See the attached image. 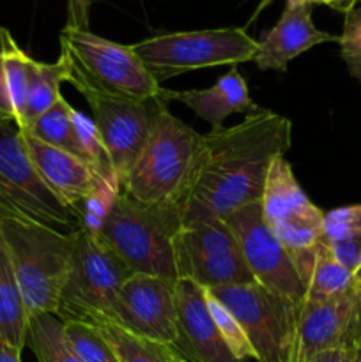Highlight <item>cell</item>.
Wrapping results in <instances>:
<instances>
[{"label": "cell", "mask_w": 361, "mask_h": 362, "mask_svg": "<svg viewBox=\"0 0 361 362\" xmlns=\"http://www.w3.org/2000/svg\"><path fill=\"white\" fill-rule=\"evenodd\" d=\"M0 233L28 313H57L73 255V233L23 219H0Z\"/></svg>", "instance_id": "277c9868"}, {"label": "cell", "mask_w": 361, "mask_h": 362, "mask_svg": "<svg viewBox=\"0 0 361 362\" xmlns=\"http://www.w3.org/2000/svg\"><path fill=\"white\" fill-rule=\"evenodd\" d=\"M23 141L35 170L53 194L71 211L78 207L88 194L98 189L103 180L91 166L81 159L42 144L32 134L25 133Z\"/></svg>", "instance_id": "ac0fdd59"}, {"label": "cell", "mask_w": 361, "mask_h": 362, "mask_svg": "<svg viewBox=\"0 0 361 362\" xmlns=\"http://www.w3.org/2000/svg\"><path fill=\"white\" fill-rule=\"evenodd\" d=\"M260 209L264 221L289 251L306 286L315 253L324 243V212L299 186L285 156L276 158L269 168Z\"/></svg>", "instance_id": "30bf717a"}, {"label": "cell", "mask_w": 361, "mask_h": 362, "mask_svg": "<svg viewBox=\"0 0 361 362\" xmlns=\"http://www.w3.org/2000/svg\"><path fill=\"white\" fill-rule=\"evenodd\" d=\"M0 117L2 119L14 120L13 103H11L9 90H7L6 69H4V53H2V34H0Z\"/></svg>", "instance_id": "836d02e7"}, {"label": "cell", "mask_w": 361, "mask_h": 362, "mask_svg": "<svg viewBox=\"0 0 361 362\" xmlns=\"http://www.w3.org/2000/svg\"><path fill=\"white\" fill-rule=\"evenodd\" d=\"M60 49L71 60L69 83L115 98L147 101L161 95V85L144 66L131 45L66 25L60 32Z\"/></svg>", "instance_id": "5b68a950"}, {"label": "cell", "mask_w": 361, "mask_h": 362, "mask_svg": "<svg viewBox=\"0 0 361 362\" xmlns=\"http://www.w3.org/2000/svg\"><path fill=\"white\" fill-rule=\"evenodd\" d=\"M73 113V106L66 99L60 98L52 108L46 110L41 117H38L34 122H30L21 131L32 134L38 140H41L42 144L52 145V147L60 148V151L85 161V154L81 151L76 127H74Z\"/></svg>", "instance_id": "603a6c76"}, {"label": "cell", "mask_w": 361, "mask_h": 362, "mask_svg": "<svg viewBox=\"0 0 361 362\" xmlns=\"http://www.w3.org/2000/svg\"><path fill=\"white\" fill-rule=\"evenodd\" d=\"M353 278H354V286H356V290H360L361 292V257L360 260H357L356 269L353 271Z\"/></svg>", "instance_id": "8d00e7d4"}, {"label": "cell", "mask_w": 361, "mask_h": 362, "mask_svg": "<svg viewBox=\"0 0 361 362\" xmlns=\"http://www.w3.org/2000/svg\"><path fill=\"white\" fill-rule=\"evenodd\" d=\"M67 343L84 362H119L105 336L85 322H62Z\"/></svg>", "instance_id": "83f0119b"}, {"label": "cell", "mask_w": 361, "mask_h": 362, "mask_svg": "<svg viewBox=\"0 0 361 362\" xmlns=\"http://www.w3.org/2000/svg\"><path fill=\"white\" fill-rule=\"evenodd\" d=\"M67 2V23L69 27L88 30V14H91L92 0H66Z\"/></svg>", "instance_id": "d6a6232c"}, {"label": "cell", "mask_w": 361, "mask_h": 362, "mask_svg": "<svg viewBox=\"0 0 361 362\" xmlns=\"http://www.w3.org/2000/svg\"><path fill=\"white\" fill-rule=\"evenodd\" d=\"M308 2L310 6H315V4H321V6H328L331 9L340 11V13L347 14L350 9L356 7V0H304Z\"/></svg>", "instance_id": "e575fe53"}, {"label": "cell", "mask_w": 361, "mask_h": 362, "mask_svg": "<svg viewBox=\"0 0 361 362\" xmlns=\"http://www.w3.org/2000/svg\"><path fill=\"white\" fill-rule=\"evenodd\" d=\"M360 346H361V339L360 341L343 343V345L335 346V349H329V350H324V352L317 354V356L311 357L308 362H354Z\"/></svg>", "instance_id": "1f68e13d"}, {"label": "cell", "mask_w": 361, "mask_h": 362, "mask_svg": "<svg viewBox=\"0 0 361 362\" xmlns=\"http://www.w3.org/2000/svg\"><path fill=\"white\" fill-rule=\"evenodd\" d=\"M353 288H356L353 271H349L335 257V253H333L331 247L324 239V243L319 246L317 253H315L314 265H311L310 276L306 279L304 300H310V303L326 300L350 292Z\"/></svg>", "instance_id": "cb8c5ba5"}, {"label": "cell", "mask_w": 361, "mask_h": 362, "mask_svg": "<svg viewBox=\"0 0 361 362\" xmlns=\"http://www.w3.org/2000/svg\"><path fill=\"white\" fill-rule=\"evenodd\" d=\"M91 325L105 336L119 362H172L168 352L170 345L149 341L110 320L92 322Z\"/></svg>", "instance_id": "484cf974"}, {"label": "cell", "mask_w": 361, "mask_h": 362, "mask_svg": "<svg viewBox=\"0 0 361 362\" xmlns=\"http://www.w3.org/2000/svg\"><path fill=\"white\" fill-rule=\"evenodd\" d=\"M225 221L236 235L253 281L265 290L303 303L306 286L289 251L264 221L260 202L227 216Z\"/></svg>", "instance_id": "4fadbf2b"}, {"label": "cell", "mask_w": 361, "mask_h": 362, "mask_svg": "<svg viewBox=\"0 0 361 362\" xmlns=\"http://www.w3.org/2000/svg\"><path fill=\"white\" fill-rule=\"evenodd\" d=\"M177 341L173 349L191 362H248L237 359L219 334L205 290L190 279H177Z\"/></svg>", "instance_id": "2e32d148"}, {"label": "cell", "mask_w": 361, "mask_h": 362, "mask_svg": "<svg viewBox=\"0 0 361 362\" xmlns=\"http://www.w3.org/2000/svg\"><path fill=\"white\" fill-rule=\"evenodd\" d=\"M361 339V292L353 288L326 300H304L294 362H308L324 350Z\"/></svg>", "instance_id": "9a60e30c"}, {"label": "cell", "mask_w": 361, "mask_h": 362, "mask_svg": "<svg viewBox=\"0 0 361 362\" xmlns=\"http://www.w3.org/2000/svg\"><path fill=\"white\" fill-rule=\"evenodd\" d=\"M2 34V53H4V69H6L7 90H9L11 103L14 110V122L20 124L23 115L25 101H27L28 78H30L32 57H28L23 49L14 41L13 34L7 28L0 27Z\"/></svg>", "instance_id": "4316f807"}, {"label": "cell", "mask_w": 361, "mask_h": 362, "mask_svg": "<svg viewBox=\"0 0 361 362\" xmlns=\"http://www.w3.org/2000/svg\"><path fill=\"white\" fill-rule=\"evenodd\" d=\"M183 225L179 207L149 205L120 191L98 237L133 274H151L176 283L173 235Z\"/></svg>", "instance_id": "3957f363"}, {"label": "cell", "mask_w": 361, "mask_h": 362, "mask_svg": "<svg viewBox=\"0 0 361 362\" xmlns=\"http://www.w3.org/2000/svg\"><path fill=\"white\" fill-rule=\"evenodd\" d=\"M39 223L62 233L80 228L76 212L50 191L35 170L18 124L0 117V219Z\"/></svg>", "instance_id": "52a82bcc"}, {"label": "cell", "mask_w": 361, "mask_h": 362, "mask_svg": "<svg viewBox=\"0 0 361 362\" xmlns=\"http://www.w3.org/2000/svg\"><path fill=\"white\" fill-rule=\"evenodd\" d=\"M173 258L179 279H190L204 290L255 283L225 219L183 223L173 235Z\"/></svg>", "instance_id": "8fae6325"}, {"label": "cell", "mask_w": 361, "mask_h": 362, "mask_svg": "<svg viewBox=\"0 0 361 362\" xmlns=\"http://www.w3.org/2000/svg\"><path fill=\"white\" fill-rule=\"evenodd\" d=\"M133 272L126 264L87 230L73 232V255L67 281L60 293L55 317L60 322L110 320L117 296Z\"/></svg>", "instance_id": "8992f818"}, {"label": "cell", "mask_w": 361, "mask_h": 362, "mask_svg": "<svg viewBox=\"0 0 361 362\" xmlns=\"http://www.w3.org/2000/svg\"><path fill=\"white\" fill-rule=\"evenodd\" d=\"M269 2H271V0H264V2H262V6H260V7H264L265 4H269ZM285 2H292V0H285Z\"/></svg>", "instance_id": "ab89813d"}, {"label": "cell", "mask_w": 361, "mask_h": 362, "mask_svg": "<svg viewBox=\"0 0 361 362\" xmlns=\"http://www.w3.org/2000/svg\"><path fill=\"white\" fill-rule=\"evenodd\" d=\"M0 362H21V350L0 341Z\"/></svg>", "instance_id": "d590c367"}, {"label": "cell", "mask_w": 361, "mask_h": 362, "mask_svg": "<svg viewBox=\"0 0 361 362\" xmlns=\"http://www.w3.org/2000/svg\"><path fill=\"white\" fill-rule=\"evenodd\" d=\"M28 313L18 286L6 243L0 233V341L21 350L27 346Z\"/></svg>", "instance_id": "ffe728a7"}, {"label": "cell", "mask_w": 361, "mask_h": 362, "mask_svg": "<svg viewBox=\"0 0 361 362\" xmlns=\"http://www.w3.org/2000/svg\"><path fill=\"white\" fill-rule=\"evenodd\" d=\"M161 95L166 101L184 103L195 115L207 120L212 129H222L227 117L244 113L253 115L260 112V106L250 98L246 80L234 66L229 73L219 76L212 87L204 90H166L163 88Z\"/></svg>", "instance_id": "d6986e66"}, {"label": "cell", "mask_w": 361, "mask_h": 362, "mask_svg": "<svg viewBox=\"0 0 361 362\" xmlns=\"http://www.w3.org/2000/svg\"><path fill=\"white\" fill-rule=\"evenodd\" d=\"M205 299H207L209 311H211L212 318H214L216 327H218L219 334L225 339V343L232 350L234 356L241 361L255 359L253 349H251L250 341H248L246 334H244L243 327L236 320V317L218 299H214L207 290H205Z\"/></svg>", "instance_id": "f1b7e54d"}, {"label": "cell", "mask_w": 361, "mask_h": 362, "mask_svg": "<svg viewBox=\"0 0 361 362\" xmlns=\"http://www.w3.org/2000/svg\"><path fill=\"white\" fill-rule=\"evenodd\" d=\"M204 154L205 134L197 133L165 106L120 191L142 204L179 207L183 212Z\"/></svg>", "instance_id": "7a4b0ae2"}, {"label": "cell", "mask_w": 361, "mask_h": 362, "mask_svg": "<svg viewBox=\"0 0 361 362\" xmlns=\"http://www.w3.org/2000/svg\"><path fill=\"white\" fill-rule=\"evenodd\" d=\"M176 283L151 274H131L120 286L110 322L149 341L173 346L177 341Z\"/></svg>", "instance_id": "5bb4252c"}, {"label": "cell", "mask_w": 361, "mask_h": 362, "mask_svg": "<svg viewBox=\"0 0 361 362\" xmlns=\"http://www.w3.org/2000/svg\"><path fill=\"white\" fill-rule=\"evenodd\" d=\"M88 103L103 145L108 152L119 186L137 161L154 127L156 117L166 106L163 95L147 101L115 98L92 90L84 85H74Z\"/></svg>", "instance_id": "7c38bea8"}, {"label": "cell", "mask_w": 361, "mask_h": 362, "mask_svg": "<svg viewBox=\"0 0 361 362\" xmlns=\"http://www.w3.org/2000/svg\"><path fill=\"white\" fill-rule=\"evenodd\" d=\"M356 6H361V0H356Z\"/></svg>", "instance_id": "60d3db41"}, {"label": "cell", "mask_w": 361, "mask_h": 362, "mask_svg": "<svg viewBox=\"0 0 361 362\" xmlns=\"http://www.w3.org/2000/svg\"><path fill=\"white\" fill-rule=\"evenodd\" d=\"M354 362H361V346H360V349H357L356 359H354Z\"/></svg>", "instance_id": "f35d334b"}, {"label": "cell", "mask_w": 361, "mask_h": 362, "mask_svg": "<svg viewBox=\"0 0 361 362\" xmlns=\"http://www.w3.org/2000/svg\"><path fill=\"white\" fill-rule=\"evenodd\" d=\"M69 78L71 60L67 57V53L62 52V49H60L59 59L53 64L32 60L27 101H25L23 115H21L18 127L25 129L28 124L34 122L38 117H41L46 110L52 108L62 98V94H60V85L64 81H69Z\"/></svg>", "instance_id": "44dd1931"}, {"label": "cell", "mask_w": 361, "mask_h": 362, "mask_svg": "<svg viewBox=\"0 0 361 362\" xmlns=\"http://www.w3.org/2000/svg\"><path fill=\"white\" fill-rule=\"evenodd\" d=\"M168 352H170V361H172V362H191V361H188L184 356H180V354L177 352V350L173 349V346H170Z\"/></svg>", "instance_id": "74e56055"}, {"label": "cell", "mask_w": 361, "mask_h": 362, "mask_svg": "<svg viewBox=\"0 0 361 362\" xmlns=\"http://www.w3.org/2000/svg\"><path fill=\"white\" fill-rule=\"evenodd\" d=\"M324 239L335 257L354 271L361 257V204L326 212Z\"/></svg>", "instance_id": "7402d4cb"}, {"label": "cell", "mask_w": 361, "mask_h": 362, "mask_svg": "<svg viewBox=\"0 0 361 362\" xmlns=\"http://www.w3.org/2000/svg\"><path fill=\"white\" fill-rule=\"evenodd\" d=\"M243 327L257 362H294L303 303L257 283L207 290Z\"/></svg>", "instance_id": "9c48e42d"}, {"label": "cell", "mask_w": 361, "mask_h": 362, "mask_svg": "<svg viewBox=\"0 0 361 362\" xmlns=\"http://www.w3.org/2000/svg\"><path fill=\"white\" fill-rule=\"evenodd\" d=\"M27 346L38 362H84L67 343L62 322L52 313L28 317Z\"/></svg>", "instance_id": "d4e9b609"}, {"label": "cell", "mask_w": 361, "mask_h": 362, "mask_svg": "<svg viewBox=\"0 0 361 362\" xmlns=\"http://www.w3.org/2000/svg\"><path fill=\"white\" fill-rule=\"evenodd\" d=\"M138 59L158 81L190 71L216 66H237L251 62L258 52V41L244 28L170 32L131 45Z\"/></svg>", "instance_id": "ba28073f"}, {"label": "cell", "mask_w": 361, "mask_h": 362, "mask_svg": "<svg viewBox=\"0 0 361 362\" xmlns=\"http://www.w3.org/2000/svg\"><path fill=\"white\" fill-rule=\"evenodd\" d=\"M292 145V122L262 108L237 126L205 134V154L183 204V223L225 219L260 202L269 168Z\"/></svg>", "instance_id": "6da1fadb"}, {"label": "cell", "mask_w": 361, "mask_h": 362, "mask_svg": "<svg viewBox=\"0 0 361 362\" xmlns=\"http://www.w3.org/2000/svg\"><path fill=\"white\" fill-rule=\"evenodd\" d=\"M338 45L350 76L361 81V6H356L345 14Z\"/></svg>", "instance_id": "4dcf8cb0"}, {"label": "cell", "mask_w": 361, "mask_h": 362, "mask_svg": "<svg viewBox=\"0 0 361 362\" xmlns=\"http://www.w3.org/2000/svg\"><path fill=\"white\" fill-rule=\"evenodd\" d=\"M324 42H338V37L315 27L310 4L292 0L285 4L275 27L260 37L253 62L260 71H285L290 60Z\"/></svg>", "instance_id": "e0dca14e"}, {"label": "cell", "mask_w": 361, "mask_h": 362, "mask_svg": "<svg viewBox=\"0 0 361 362\" xmlns=\"http://www.w3.org/2000/svg\"><path fill=\"white\" fill-rule=\"evenodd\" d=\"M119 193V186H113V184L108 182L99 184L98 189L92 191V193L74 209L78 219H80V228L98 235Z\"/></svg>", "instance_id": "f546056e"}]
</instances>
